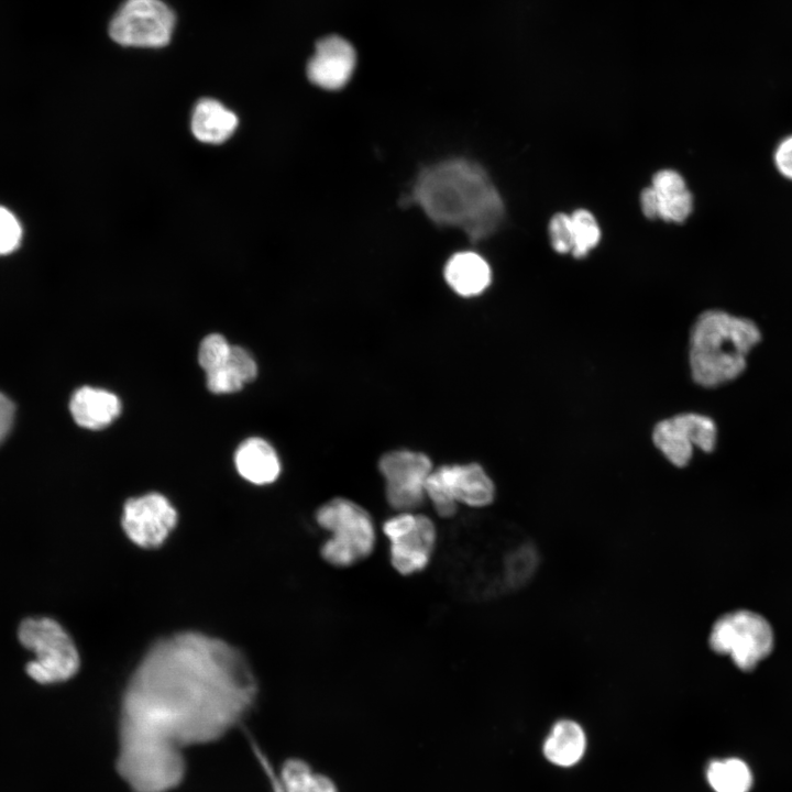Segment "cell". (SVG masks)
<instances>
[{"mask_svg": "<svg viewBox=\"0 0 792 792\" xmlns=\"http://www.w3.org/2000/svg\"><path fill=\"white\" fill-rule=\"evenodd\" d=\"M256 692L245 657L226 641L195 631L158 640L123 693L120 774L135 792L174 789L185 772L182 749L235 727Z\"/></svg>", "mask_w": 792, "mask_h": 792, "instance_id": "obj_1", "label": "cell"}, {"mask_svg": "<svg viewBox=\"0 0 792 792\" xmlns=\"http://www.w3.org/2000/svg\"><path fill=\"white\" fill-rule=\"evenodd\" d=\"M403 202L419 205L439 226L462 229L472 242L491 235L504 216L503 200L486 172L462 158L421 169Z\"/></svg>", "mask_w": 792, "mask_h": 792, "instance_id": "obj_2", "label": "cell"}, {"mask_svg": "<svg viewBox=\"0 0 792 792\" xmlns=\"http://www.w3.org/2000/svg\"><path fill=\"white\" fill-rule=\"evenodd\" d=\"M759 340L760 331L749 319L722 310L704 311L690 334L692 378L704 387L736 378L746 367L748 352Z\"/></svg>", "mask_w": 792, "mask_h": 792, "instance_id": "obj_3", "label": "cell"}, {"mask_svg": "<svg viewBox=\"0 0 792 792\" xmlns=\"http://www.w3.org/2000/svg\"><path fill=\"white\" fill-rule=\"evenodd\" d=\"M315 519L330 534L320 548L322 559L330 565L352 566L372 554L376 543L375 526L361 505L336 497L317 509Z\"/></svg>", "mask_w": 792, "mask_h": 792, "instance_id": "obj_4", "label": "cell"}, {"mask_svg": "<svg viewBox=\"0 0 792 792\" xmlns=\"http://www.w3.org/2000/svg\"><path fill=\"white\" fill-rule=\"evenodd\" d=\"M21 645L35 654L25 666L28 675L40 684L70 679L79 668L77 648L67 631L48 617L26 618L18 630Z\"/></svg>", "mask_w": 792, "mask_h": 792, "instance_id": "obj_5", "label": "cell"}, {"mask_svg": "<svg viewBox=\"0 0 792 792\" xmlns=\"http://www.w3.org/2000/svg\"><path fill=\"white\" fill-rule=\"evenodd\" d=\"M708 645L714 652L729 656L738 669L751 671L771 653L774 635L763 616L738 609L715 620Z\"/></svg>", "mask_w": 792, "mask_h": 792, "instance_id": "obj_6", "label": "cell"}, {"mask_svg": "<svg viewBox=\"0 0 792 792\" xmlns=\"http://www.w3.org/2000/svg\"><path fill=\"white\" fill-rule=\"evenodd\" d=\"M436 513L443 518L452 517L459 504L485 507L493 503L495 486L485 470L477 463L442 465L433 469L426 485Z\"/></svg>", "mask_w": 792, "mask_h": 792, "instance_id": "obj_7", "label": "cell"}, {"mask_svg": "<svg viewBox=\"0 0 792 792\" xmlns=\"http://www.w3.org/2000/svg\"><path fill=\"white\" fill-rule=\"evenodd\" d=\"M175 22L162 0H125L109 23V35L122 46L158 48L169 43Z\"/></svg>", "mask_w": 792, "mask_h": 792, "instance_id": "obj_8", "label": "cell"}, {"mask_svg": "<svg viewBox=\"0 0 792 792\" xmlns=\"http://www.w3.org/2000/svg\"><path fill=\"white\" fill-rule=\"evenodd\" d=\"M382 529L389 540V561L396 572L408 576L428 566L438 538L428 516L399 512L386 519Z\"/></svg>", "mask_w": 792, "mask_h": 792, "instance_id": "obj_9", "label": "cell"}, {"mask_svg": "<svg viewBox=\"0 0 792 792\" xmlns=\"http://www.w3.org/2000/svg\"><path fill=\"white\" fill-rule=\"evenodd\" d=\"M378 470L385 480L387 503L394 509L411 512L424 503L426 481L433 470L425 453L405 449L387 452L380 459Z\"/></svg>", "mask_w": 792, "mask_h": 792, "instance_id": "obj_10", "label": "cell"}, {"mask_svg": "<svg viewBox=\"0 0 792 792\" xmlns=\"http://www.w3.org/2000/svg\"><path fill=\"white\" fill-rule=\"evenodd\" d=\"M716 435L717 429L712 418L684 413L657 422L652 430V441L671 464L683 468L692 459L695 447L704 452L713 451Z\"/></svg>", "mask_w": 792, "mask_h": 792, "instance_id": "obj_11", "label": "cell"}, {"mask_svg": "<svg viewBox=\"0 0 792 792\" xmlns=\"http://www.w3.org/2000/svg\"><path fill=\"white\" fill-rule=\"evenodd\" d=\"M177 521V512L158 493L130 498L124 504L122 527L138 546L156 548L167 538Z\"/></svg>", "mask_w": 792, "mask_h": 792, "instance_id": "obj_12", "label": "cell"}, {"mask_svg": "<svg viewBox=\"0 0 792 792\" xmlns=\"http://www.w3.org/2000/svg\"><path fill=\"white\" fill-rule=\"evenodd\" d=\"M355 65L356 53L352 44L342 36L329 35L317 42L307 64V76L322 89L337 90L351 79Z\"/></svg>", "mask_w": 792, "mask_h": 792, "instance_id": "obj_13", "label": "cell"}, {"mask_svg": "<svg viewBox=\"0 0 792 792\" xmlns=\"http://www.w3.org/2000/svg\"><path fill=\"white\" fill-rule=\"evenodd\" d=\"M69 408L77 425L96 430L107 427L120 415L121 402L111 392L84 386L74 393Z\"/></svg>", "mask_w": 792, "mask_h": 792, "instance_id": "obj_14", "label": "cell"}, {"mask_svg": "<svg viewBox=\"0 0 792 792\" xmlns=\"http://www.w3.org/2000/svg\"><path fill=\"white\" fill-rule=\"evenodd\" d=\"M657 219L683 222L693 209V197L683 177L673 169H661L652 177Z\"/></svg>", "mask_w": 792, "mask_h": 792, "instance_id": "obj_15", "label": "cell"}, {"mask_svg": "<svg viewBox=\"0 0 792 792\" xmlns=\"http://www.w3.org/2000/svg\"><path fill=\"white\" fill-rule=\"evenodd\" d=\"M239 124L237 114L216 99H200L191 113L190 129L194 136L208 144L226 142Z\"/></svg>", "mask_w": 792, "mask_h": 792, "instance_id": "obj_16", "label": "cell"}, {"mask_svg": "<svg viewBox=\"0 0 792 792\" xmlns=\"http://www.w3.org/2000/svg\"><path fill=\"white\" fill-rule=\"evenodd\" d=\"M234 463L238 472L257 485L274 482L280 473V462L274 448L265 440L250 438L237 449Z\"/></svg>", "mask_w": 792, "mask_h": 792, "instance_id": "obj_17", "label": "cell"}, {"mask_svg": "<svg viewBox=\"0 0 792 792\" xmlns=\"http://www.w3.org/2000/svg\"><path fill=\"white\" fill-rule=\"evenodd\" d=\"M444 278L457 294L472 297L487 288L492 280V272L481 255L466 251L450 257L444 267Z\"/></svg>", "mask_w": 792, "mask_h": 792, "instance_id": "obj_18", "label": "cell"}, {"mask_svg": "<svg viewBox=\"0 0 792 792\" xmlns=\"http://www.w3.org/2000/svg\"><path fill=\"white\" fill-rule=\"evenodd\" d=\"M585 748L586 736L582 726L572 719H560L547 735L542 751L551 763L571 767L582 759Z\"/></svg>", "mask_w": 792, "mask_h": 792, "instance_id": "obj_19", "label": "cell"}, {"mask_svg": "<svg viewBox=\"0 0 792 792\" xmlns=\"http://www.w3.org/2000/svg\"><path fill=\"white\" fill-rule=\"evenodd\" d=\"M502 583L505 588L516 590L525 585L536 573L539 553L530 541H521L512 547L504 556Z\"/></svg>", "mask_w": 792, "mask_h": 792, "instance_id": "obj_20", "label": "cell"}, {"mask_svg": "<svg viewBox=\"0 0 792 792\" xmlns=\"http://www.w3.org/2000/svg\"><path fill=\"white\" fill-rule=\"evenodd\" d=\"M706 779L715 792H748L752 785L751 770L739 758L713 760L706 769Z\"/></svg>", "mask_w": 792, "mask_h": 792, "instance_id": "obj_21", "label": "cell"}, {"mask_svg": "<svg viewBox=\"0 0 792 792\" xmlns=\"http://www.w3.org/2000/svg\"><path fill=\"white\" fill-rule=\"evenodd\" d=\"M572 224V255L582 258L597 245L601 230L594 216L585 209H578L570 215Z\"/></svg>", "mask_w": 792, "mask_h": 792, "instance_id": "obj_22", "label": "cell"}, {"mask_svg": "<svg viewBox=\"0 0 792 792\" xmlns=\"http://www.w3.org/2000/svg\"><path fill=\"white\" fill-rule=\"evenodd\" d=\"M231 346L223 336L208 334L200 343L198 362L206 373L223 366L229 358Z\"/></svg>", "mask_w": 792, "mask_h": 792, "instance_id": "obj_23", "label": "cell"}, {"mask_svg": "<svg viewBox=\"0 0 792 792\" xmlns=\"http://www.w3.org/2000/svg\"><path fill=\"white\" fill-rule=\"evenodd\" d=\"M285 792H332L323 780L299 765H289L283 774Z\"/></svg>", "mask_w": 792, "mask_h": 792, "instance_id": "obj_24", "label": "cell"}, {"mask_svg": "<svg viewBox=\"0 0 792 792\" xmlns=\"http://www.w3.org/2000/svg\"><path fill=\"white\" fill-rule=\"evenodd\" d=\"M22 239V227L18 218L6 207L0 205V255H7L16 250Z\"/></svg>", "mask_w": 792, "mask_h": 792, "instance_id": "obj_25", "label": "cell"}, {"mask_svg": "<svg viewBox=\"0 0 792 792\" xmlns=\"http://www.w3.org/2000/svg\"><path fill=\"white\" fill-rule=\"evenodd\" d=\"M549 235L556 252L561 254L572 252L573 237L570 216L563 212L556 213L549 222Z\"/></svg>", "mask_w": 792, "mask_h": 792, "instance_id": "obj_26", "label": "cell"}, {"mask_svg": "<svg viewBox=\"0 0 792 792\" xmlns=\"http://www.w3.org/2000/svg\"><path fill=\"white\" fill-rule=\"evenodd\" d=\"M207 387L215 394L234 393L245 384L240 375L227 363L213 371L206 373Z\"/></svg>", "mask_w": 792, "mask_h": 792, "instance_id": "obj_27", "label": "cell"}, {"mask_svg": "<svg viewBox=\"0 0 792 792\" xmlns=\"http://www.w3.org/2000/svg\"><path fill=\"white\" fill-rule=\"evenodd\" d=\"M227 364L240 375L244 383L253 381L256 376L257 367L254 359L241 346H231Z\"/></svg>", "mask_w": 792, "mask_h": 792, "instance_id": "obj_28", "label": "cell"}, {"mask_svg": "<svg viewBox=\"0 0 792 792\" xmlns=\"http://www.w3.org/2000/svg\"><path fill=\"white\" fill-rule=\"evenodd\" d=\"M774 166L785 178L792 180V134L782 139L773 154Z\"/></svg>", "mask_w": 792, "mask_h": 792, "instance_id": "obj_29", "label": "cell"}, {"mask_svg": "<svg viewBox=\"0 0 792 792\" xmlns=\"http://www.w3.org/2000/svg\"><path fill=\"white\" fill-rule=\"evenodd\" d=\"M14 416V406L10 399L0 393V442L10 431Z\"/></svg>", "mask_w": 792, "mask_h": 792, "instance_id": "obj_30", "label": "cell"}]
</instances>
